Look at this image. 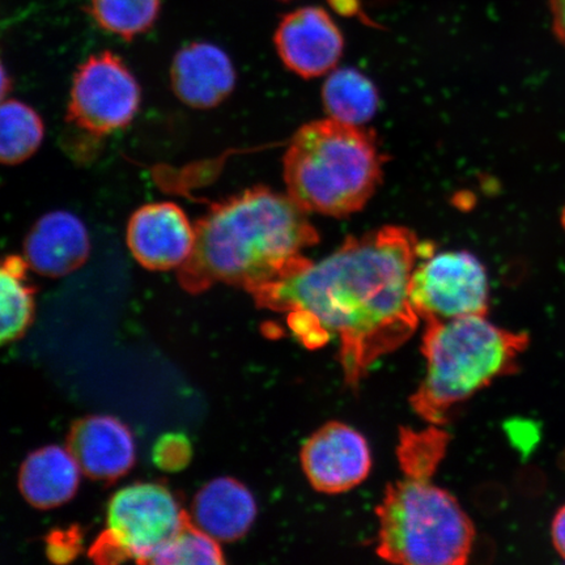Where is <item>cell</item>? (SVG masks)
I'll return each instance as SVG.
<instances>
[{
    "mask_svg": "<svg viewBox=\"0 0 565 565\" xmlns=\"http://www.w3.org/2000/svg\"><path fill=\"white\" fill-rule=\"evenodd\" d=\"M551 11H553L557 39L565 45V0H551Z\"/></svg>",
    "mask_w": 565,
    "mask_h": 565,
    "instance_id": "26",
    "label": "cell"
},
{
    "mask_svg": "<svg viewBox=\"0 0 565 565\" xmlns=\"http://www.w3.org/2000/svg\"><path fill=\"white\" fill-rule=\"evenodd\" d=\"M90 254V237L79 216L66 210L41 216L24 239L23 257L30 270L62 278L79 270Z\"/></svg>",
    "mask_w": 565,
    "mask_h": 565,
    "instance_id": "12",
    "label": "cell"
},
{
    "mask_svg": "<svg viewBox=\"0 0 565 565\" xmlns=\"http://www.w3.org/2000/svg\"><path fill=\"white\" fill-rule=\"evenodd\" d=\"M331 7L342 15L353 17L360 11L359 0H328Z\"/></svg>",
    "mask_w": 565,
    "mask_h": 565,
    "instance_id": "27",
    "label": "cell"
},
{
    "mask_svg": "<svg viewBox=\"0 0 565 565\" xmlns=\"http://www.w3.org/2000/svg\"><path fill=\"white\" fill-rule=\"evenodd\" d=\"M449 436L433 426L422 433L405 429L401 433L398 458L407 477L430 478L447 450Z\"/></svg>",
    "mask_w": 565,
    "mask_h": 565,
    "instance_id": "21",
    "label": "cell"
},
{
    "mask_svg": "<svg viewBox=\"0 0 565 565\" xmlns=\"http://www.w3.org/2000/svg\"><path fill=\"white\" fill-rule=\"evenodd\" d=\"M189 521L168 487L148 482L126 486L109 501L106 530L92 555L105 563H152Z\"/></svg>",
    "mask_w": 565,
    "mask_h": 565,
    "instance_id": "6",
    "label": "cell"
},
{
    "mask_svg": "<svg viewBox=\"0 0 565 565\" xmlns=\"http://www.w3.org/2000/svg\"><path fill=\"white\" fill-rule=\"evenodd\" d=\"M434 246L412 231L384 227L350 237L320 263L254 292L257 306L288 315L289 328L309 349L331 337L345 383L358 387L380 358L405 344L418 328L409 300V279Z\"/></svg>",
    "mask_w": 565,
    "mask_h": 565,
    "instance_id": "1",
    "label": "cell"
},
{
    "mask_svg": "<svg viewBox=\"0 0 565 565\" xmlns=\"http://www.w3.org/2000/svg\"><path fill=\"white\" fill-rule=\"evenodd\" d=\"M82 472L68 448L51 445L28 456L20 469V491L28 503L40 510H51L74 498Z\"/></svg>",
    "mask_w": 565,
    "mask_h": 565,
    "instance_id": "16",
    "label": "cell"
},
{
    "mask_svg": "<svg viewBox=\"0 0 565 565\" xmlns=\"http://www.w3.org/2000/svg\"><path fill=\"white\" fill-rule=\"evenodd\" d=\"M11 89L12 82L10 79V75L7 73L2 58H0V102L6 100L7 95L10 94Z\"/></svg>",
    "mask_w": 565,
    "mask_h": 565,
    "instance_id": "28",
    "label": "cell"
},
{
    "mask_svg": "<svg viewBox=\"0 0 565 565\" xmlns=\"http://www.w3.org/2000/svg\"><path fill=\"white\" fill-rule=\"evenodd\" d=\"M257 501L238 480H211L196 493L192 524L217 542H235L249 532L257 518Z\"/></svg>",
    "mask_w": 565,
    "mask_h": 565,
    "instance_id": "15",
    "label": "cell"
},
{
    "mask_svg": "<svg viewBox=\"0 0 565 565\" xmlns=\"http://www.w3.org/2000/svg\"><path fill=\"white\" fill-rule=\"evenodd\" d=\"M23 256L0 259V344L25 333L34 316V288Z\"/></svg>",
    "mask_w": 565,
    "mask_h": 565,
    "instance_id": "17",
    "label": "cell"
},
{
    "mask_svg": "<svg viewBox=\"0 0 565 565\" xmlns=\"http://www.w3.org/2000/svg\"><path fill=\"white\" fill-rule=\"evenodd\" d=\"M553 540L557 553L565 559V505L555 515Z\"/></svg>",
    "mask_w": 565,
    "mask_h": 565,
    "instance_id": "25",
    "label": "cell"
},
{
    "mask_svg": "<svg viewBox=\"0 0 565 565\" xmlns=\"http://www.w3.org/2000/svg\"><path fill=\"white\" fill-rule=\"evenodd\" d=\"M153 461L160 469L179 471L189 463L192 457V447L186 436L181 434H167L154 444Z\"/></svg>",
    "mask_w": 565,
    "mask_h": 565,
    "instance_id": "23",
    "label": "cell"
},
{
    "mask_svg": "<svg viewBox=\"0 0 565 565\" xmlns=\"http://www.w3.org/2000/svg\"><path fill=\"white\" fill-rule=\"evenodd\" d=\"M77 545H79V542L76 541V534H53L51 541H49L47 554L54 562H68L77 553Z\"/></svg>",
    "mask_w": 565,
    "mask_h": 565,
    "instance_id": "24",
    "label": "cell"
},
{
    "mask_svg": "<svg viewBox=\"0 0 565 565\" xmlns=\"http://www.w3.org/2000/svg\"><path fill=\"white\" fill-rule=\"evenodd\" d=\"M408 295L416 315L426 323L486 316L490 298L489 278L475 254L434 253L415 266Z\"/></svg>",
    "mask_w": 565,
    "mask_h": 565,
    "instance_id": "8",
    "label": "cell"
},
{
    "mask_svg": "<svg viewBox=\"0 0 565 565\" xmlns=\"http://www.w3.org/2000/svg\"><path fill=\"white\" fill-rule=\"evenodd\" d=\"M169 77L175 97L201 110L221 105L236 86L228 54L210 42H193L177 52Z\"/></svg>",
    "mask_w": 565,
    "mask_h": 565,
    "instance_id": "13",
    "label": "cell"
},
{
    "mask_svg": "<svg viewBox=\"0 0 565 565\" xmlns=\"http://www.w3.org/2000/svg\"><path fill=\"white\" fill-rule=\"evenodd\" d=\"M324 109L338 122L362 126L376 115L379 94L373 83L355 68H342L323 86Z\"/></svg>",
    "mask_w": 565,
    "mask_h": 565,
    "instance_id": "18",
    "label": "cell"
},
{
    "mask_svg": "<svg viewBox=\"0 0 565 565\" xmlns=\"http://www.w3.org/2000/svg\"><path fill=\"white\" fill-rule=\"evenodd\" d=\"M194 224V250L177 270L190 294L224 282L253 295L306 266L302 252L318 243L307 212L266 188L211 203Z\"/></svg>",
    "mask_w": 565,
    "mask_h": 565,
    "instance_id": "2",
    "label": "cell"
},
{
    "mask_svg": "<svg viewBox=\"0 0 565 565\" xmlns=\"http://www.w3.org/2000/svg\"><path fill=\"white\" fill-rule=\"evenodd\" d=\"M301 466L318 492H348L369 478L372 456L369 441L349 424L330 422L309 437L301 449Z\"/></svg>",
    "mask_w": 565,
    "mask_h": 565,
    "instance_id": "9",
    "label": "cell"
},
{
    "mask_svg": "<svg viewBox=\"0 0 565 565\" xmlns=\"http://www.w3.org/2000/svg\"><path fill=\"white\" fill-rule=\"evenodd\" d=\"M45 124L32 106L13 98L0 102V166H19L40 150Z\"/></svg>",
    "mask_w": 565,
    "mask_h": 565,
    "instance_id": "19",
    "label": "cell"
},
{
    "mask_svg": "<svg viewBox=\"0 0 565 565\" xmlns=\"http://www.w3.org/2000/svg\"><path fill=\"white\" fill-rule=\"evenodd\" d=\"M140 104L136 75L117 54L102 52L75 71L66 118L87 136L108 137L130 126Z\"/></svg>",
    "mask_w": 565,
    "mask_h": 565,
    "instance_id": "7",
    "label": "cell"
},
{
    "mask_svg": "<svg viewBox=\"0 0 565 565\" xmlns=\"http://www.w3.org/2000/svg\"><path fill=\"white\" fill-rule=\"evenodd\" d=\"M275 45L282 63L309 79L335 67L344 42L327 11L320 7H303L282 18L275 33Z\"/></svg>",
    "mask_w": 565,
    "mask_h": 565,
    "instance_id": "11",
    "label": "cell"
},
{
    "mask_svg": "<svg viewBox=\"0 0 565 565\" xmlns=\"http://www.w3.org/2000/svg\"><path fill=\"white\" fill-rule=\"evenodd\" d=\"M383 162L376 138L362 127L333 118L308 124L282 161L287 195L307 214L349 216L376 192Z\"/></svg>",
    "mask_w": 565,
    "mask_h": 565,
    "instance_id": "3",
    "label": "cell"
},
{
    "mask_svg": "<svg viewBox=\"0 0 565 565\" xmlns=\"http://www.w3.org/2000/svg\"><path fill=\"white\" fill-rule=\"evenodd\" d=\"M526 345L525 334L501 329L486 316L427 322L422 343L426 377L409 405L430 426H443L451 407L512 373Z\"/></svg>",
    "mask_w": 565,
    "mask_h": 565,
    "instance_id": "4",
    "label": "cell"
},
{
    "mask_svg": "<svg viewBox=\"0 0 565 565\" xmlns=\"http://www.w3.org/2000/svg\"><path fill=\"white\" fill-rule=\"evenodd\" d=\"M162 0H90L89 13L103 31L131 41L150 31Z\"/></svg>",
    "mask_w": 565,
    "mask_h": 565,
    "instance_id": "20",
    "label": "cell"
},
{
    "mask_svg": "<svg viewBox=\"0 0 565 565\" xmlns=\"http://www.w3.org/2000/svg\"><path fill=\"white\" fill-rule=\"evenodd\" d=\"M562 224H563V227L565 230V207H564V210L562 212Z\"/></svg>",
    "mask_w": 565,
    "mask_h": 565,
    "instance_id": "29",
    "label": "cell"
},
{
    "mask_svg": "<svg viewBox=\"0 0 565 565\" xmlns=\"http://www.w3.org/2000/svg\"><path fill=\"white\" fill-rule=\"evenodd\" d=\"M68 449L84 475L97 480H116L132 469L136 439L125 423L109 415H94L77 422L71 430Z\"/></svg>",
    "mask_w": 565,
    "mask_h": 565,
    "instance_id": "14",
    "label": "cell"
},
{
    "mask_svg": "<svg viewBox=\"0 0 565 565\" xmlns=\"http://www.w3.org/2000/svg\"><path fill=\"white\" fill-rule=\"evenodd\" d=\"M218 543L221 542L189 521V524L160 551L152 563L161 565L224 564V554Z\"/></svg>",
    "mask_w": 565,
    "mask_h": 565,
    "instance_id": "22",
    "label": "cell"
},
{
    "mask_svg": "<svg viewBox=\"0 0 565 565\" xmlns=\"http://www.w3.org/2000/svg\"><path fill=\"white\" fill-rule=\"evenodd\" d=\"M377 554L406 565H461L476 532L454 494L430 478L407 477L386 487L377 507Z\"/></svg>",
    "mask_w": 565,
    "mask_h": 565,
    "instance_id": "5",
    "label": "cell"
},
{
    "mask_svg": "<svg viewBox=\"0 0 565 565\" xmlns=\"http://www.w3.org/2000/svg\"><path fill=\"white\" fill-rule=\"evenodd\" d=\"M126 244L147 270H179L194 250L195 224L174 202L146 203L127 222Z\"/></svg>",
    "mask_w": 565,
    "mask_h": 565,
    "instance_id": "10",
    "label": "cell"
}]
</instances>
